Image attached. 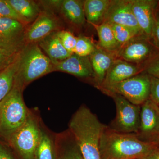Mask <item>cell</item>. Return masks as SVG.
Returning a JSON list of instances; mask_svg holds the SVG:
<instances>
[{
  "instance_id": "cell-1",
  "label": "cell",
  "mask_w": 159,
  "mask_h": 159,
  "mask_svg": "<svg viewBox=\"0 0 159 159\" xmlns=\"http://www.w3.org/2000/svg\"><path fill=\"white\" fill-rule=\"evenodd\" d=\"M159 147L156 142L142 141L136 134L118 132L106 126L99 149L101 159H141Z\"/></svg>"
},
{
  "instance_id": "cell-2",
  "label": "cell",
  "mask_w": 159,
  "mask_h": 159,
  "mask_svg": "<svg viewBox=\"0 0 159 159\" xmlns=\"http://www.w3.org/2000/svg\"><path fill=\"white\" fill-rule=\"evenodd\" d=\"M69 130L73 135L84 159H101L99 146L106 125L85 105L81 106L71 117Z\"/></svg>"
},
{
  "instance_id": "cell-3",
  "label": "cell",
  "mask_w": 159,
  "mask_h": 159,
  "mask_svg": "<svg viewBox=\"0 0 159 159\" xmlns=\"http://www.w3.org/2000/svg\"><path fill=\"white\" fill-rule=\"evenodd\" d=\"M23 89L14 84L9 93L0 102V140L7 143L26 122L29 109L23 98Z\"/></svg>"
},
{
  "instance_id": "cell-4",
  "label": "cell",
  "mask_w": 159,
  "mask_h": 159,
  "mask_svg": "<svg viewBox=\"0 0 159 159\" xmlns=\"http://www.w3.org/2000/svg\"><path fill=\"white\" fill-rule=\"evenodd\" d=\"M54 71L51 60L37 43L31 44L20 53V64L14 84L24 89L26 86Z\"/></svg>"
},
{
  "instance_id": "cell-5",
  "label": "cell",
  "mask_w": 159,
  "mask_h": 159,
  "mask_svg": "<svg viewBox=\"0 0 159 159\" xmlns=\"http://www.w3.org/2000/svg\"><path fill=\"white\" fill-rule=\"evenodd\" d=\"M42 120L38 112L29 109L26 122L12 136L7 144L21 159H35L41 136Z\"/></svg>"
},
{
  "instance_id": "cell-6",
  "label": "cell",
  "mask_w": 159,
  "mask_h": 159,
  "mask_svg": "<svg viewBox=\"0 0 159 159\" xmlns=\"http://www.w3.org/2000/svg\"><path fill=\"white\" fill-rule=\"evenodd\" d=\"M107 95L113 98L116 109V118L109 127L122 133H138L140 126L141 106L131 103L119 94L108 93Z\"/></svg>"
},
{
  "instance_id": "cell-7",
  "label": "cell",
  "mask_w": 159,
  "mask_h": 159,
  "mask_svg": "<svg viewBox=\"0 0 159 159\" xmlns=\"http://www.w3.org/2000/svg\"><path fill=\"white\" fill-rule=\"evenodd\" d=\"M150 92L151 77L142 73L119 83L102 93L119 94L131 103L141 106L150 99Z\"/></svg>"
},
{
  "instance_id": "cell-8",
  "label": "cell",
  "mask_w": 159,
  "mask_h": 159,
  "mask_svg": "<svg viewBox=\"0 0 159 159\" xmlns=\"http://www.w3.org/2000/svg\"><path fill=\"white\" fill-rule=\"evenodd\" d=\"M159 55V51L149 39L140 35L122 46L117 53V57L127 62L144 66Z\"/></svg>"
},
{
  "instance_id": "cell-9",
  "label": "cell",
  "mask_w": 159,
  "mask_h": 159,
  "mask_svg": "<svg viewBox=\"0 0 159 159\" xmlns=\"http://www.w3.org/2000/svg\"><path fill=\"white\" fill-rule=\"evenodd\" d=\"M25 24L19 21L0 18V48L16 55L22 50Z\"/></svg>"
},
{
  "instance_id": "cell-10",
  "label": "cell",
  "mask_w": 159,
  "mask_h": 159,
  "mask_svg": "<svg viewBox=\"0 0 159 159\" xmlns=\"http://www.w3.org/2000/svg\"><path fill=\"white\" fill-rule=\"evenodd\" d=\"M140 140L159 139V107L150 99L141 106L140 126L136 134Z\"/></svg>"
},
{
  "instance_id": "cell-11",
  "label": "cell",
  "mask_w": 159,
  "mask_h": 159,
  "mask_svg": "<svg viewBox=\"0 0 159 159\" xmlns=\"http://www.w3.org/2000/svg\"><path fill=\"white\" fill-rule=\"evenodd\" d=\"M103 23L126 26L143 34L134 15L131 0H111Z\"/></svg>"
},
{
  "instance_id": "cell-12",
  "label": "cell",
  "mask_w": 159,
  "mask_h": 159,
  "mask_svg": "<svg viewBox=\"0 0 159 159\" xmlns=\"http://www.w3.org/2000/svg\"><path fill=\"white\" fill-rule=\"evenodd\" d=\"M143 71L142 66L117 58L112 64L103 82L98 89L102 92H104L125 80L142 73Z\"/></svg>"
},
{
  "instance_id": "cell-13",
  "label": "cell",
  "mask_w": 159,
  "mask_h": 159,
  "mask_svg": "<svg viewBox=\"0 0 159 159\" xmlns=\"http://www.w3.org/2000/svg\"><path fill=\"white\" fill-rule=\"evenodd\" d=\"M132 9L143 34L150 39L159 9L158 0H131Z\"/></svg>"
},
{
  "instance_id": "cell-14",
  "label": "cell",
  "mask_w": 159,
  "mask_h": 159,
  "mask_svg": "<svg viewBox=\"0 0 159 159\" xmlns=\"http://www.w3.org/2000/svg\"><path fill=\"white\" fill-rule=\"evenodd\" d=\"M54 71L64 72L81 79L92 80L94 83V72L89 56L81 57L74 53L54 65Z\"/></svg>"
},
{
  "instance_id": "cell-15",
  "label": "cell",
  "mask_w": 159,
  "mask_h": 159,
  "mask_svg": "<svg viewBox=\"0 0 159 159\" xmlns=\"http://www.w3.org/2000/svg\"><path fill=\"white\" fill-rule=\"evenodd\" d=\"M58 27V22L53 15L47 11L41 12L38 17L25 32V40L29 43H37L55 32Z\"/></svg>"
},
{
  "instance_id": "cell-16",
  "label": "cell",
  "mask_w": 159,
  "mask_h": 159,
  "mask_svg": "<svg viewBox=\"0 0 159 159\" xmlns=\"http://www.w3.org/2000/svg\"><path fill=\"white\" fill-rule=\"evenodd\" d=\"M89 58L94 72V83L98 88L103 82L112 64L118 58L117 54L105 51L97 45Z\"/></svg>"
},
{
  "instance_id": "cell-17",
  "label": "cell",
  "mask_w": 159,
  "mask_h": 159,
  "mask_svg": "<svg viewBox=\"0 0 159 159\" xmlns=\"http://www.w3.org/2000/svg\"><path fill=\"white\" fill-rule=\"evenodd\" d=\"M57 159H84L69 129L56 134Z\"/></svg>"
},
{
  "instance_id": "cell-18",
  "label": "cell",
  "mask_w": 159,
  "mask_h": 159,
  "mask_svg": "<svg viewBox=\"0 0 159 159\" xmlns=\"http://www.w3.org/2000/svg\"><path fill=\"white\" fill-rule=\"evenodd\" d=\"M56 32L49 34L38 43V45L45 51L53 65L66 59L73 54L65 48Z\"/></svg>"
},
{
  "instance_id": "cell-19",
  "label": "cell",
  "mask_w": 159,
  "mask_h": 159,
  "mask_svg": "<svg viewBox=\"0 0 159 159\" xmlns=\"http://www.w3.org/2000/svg\"><path fill=\"white\" fill-rule=\"evenodd\" d=\"M35 159H57L56 134L42 124L39 143L36 149Z\"/></svg>"
},
{
  "instance_id": "cell-20",
  "label": "cell",
  "mask_w": 159,
  "mask_h": 159,
  "mask_svg": "<svg viewBox=\"0 0 159 159\" xmlns=\"http://www.w3.org/2000/svg\"><path fill=\"white\" fill-rule=\"evenodd\" d=\"M111 0H86L84 9L86 20L92 25L104 22Z\"/></svg>"
},
{
  "instance_id": "cell-21",
  "label": "cell",
  "mask_w": 159,
  "mask_h": 159,
  "mask_svg": "<svg viewBox=\"0 0 159 159\" xmlns=\"http://www.w3.org/2000/svg\"><path fill=\"white\" fill-rule=\"evenodd\" d=\"M84 1L64 0L61 1L60 9L64 17L74 25L81 26L86 21L84 9Z\"/></svg>"
},
{
  "instance_id": "cell-22",
  "label": "cell",
  "mask_w": 159,
  "mask_h": 159,
  "mask_svg": "<svg viewBox=\"0 0 159 159\" xmlns=\"http://www.w3.org/2000/svg\"><path fill=\"white\" fill-rule=\"evenodd\" d=\"M24 24L34 21L41 11L35 2L29 0H7Z\"/></svg>"
},
{
  "instance_id": "cell-23",
  "label": "cell",
  "mask_w": 159,
  "mask_h": 159,
  "mask_svg": "<svg viewBox=\"0 0 159 159\" xmlns=\"http://www.w3.org/2000/svg\"><path fill=\"white\" fill-rule=\"evenodd\" d=\"M92 26L97 31L99 38L97 46L105 51L117 54L121 46L116 39L110 25L103 23L98 25Z\"/></svg>"
},
{
  "instance_id": "cell-24",
  "label": "cell",
  "mask_w": 159,
  "mask_h": 159,
  "mask_svg": "<svg viewBox=\"0 0 159 159\" xmlns=\"http://www.w3.org/2000/svg\"><path fill=\"white\" fill-rule=\"evenodd\" d=\"M20 53L13 62L6 68L0 71V102L13 88L19 66Z\"/></svg>"
},
{
  "instance_id": "cell-25",
  "label": "cell",
  "mask_w": 159,
  "mask_h": 159,
  "mask_svg": "<svg viewBox=\"0 0 159 159\" xmlns=\"http://www.w3.org/2000/svg\"><path fill=\"white\" fill-rule=\"evenodd\" d=\"M109 25L111 26L115 38L121 48L133 39L140 35H145L141 32L129 27L116 24Z\"/></svg>"
},
{
  "instance_id": "cell-26",
  "label": "cell",
  "mask_w": 159,
  "mask_h": 159,
  "mask_svg": "<svg viewBox=\"0 0 159 159\" xmlns=\"http://www.w3.org/2000/svg\"><path fill=\"white\" fill-rule=\"evenodd\" d=\"M97 46L89 38L79 36L77 37L74 54L81 57L89 56L95 51Z\"/></svg>"
},
{
  "instance_id": "cell-27",
  "label": "cell",
  "mask_w": 159,
  "mask_h": 159,
  "mask_svg": "<svg viewBox=\"0 0 159 159\" xmlns=\"http://www.w3.org/2000/svg\"><path fill=\"white\" fill-rule=\"evenodd\" d=\"M56 33L65 48L70 53L74 54L77 37L74 36L70 31H57Z\"/></svg>"
},
{
  "instance_id": "cell-28",
  "label": "cell",
  "mask_w": 159,
  "mask_h": 159,
  "mask_svg": "<svg viewBox=\"0 0 159 159\" xmlns=\"http://www.w3.org/2000/svg\"><path fill=\"white\" fill-rule=\"evenodd\" d=\"M0 18L12 19L23 23L21 19L7 2V0H0Z\"/></svg>"
},
{
  "instance_id": "cell-29",
  "label": "cell",
  "mask_w": 159,
  "mask_h": 159,
  "mask_svg": "<svg viewBox=\"0 0 159 159\" xmlns=\"http://www.w3.org/2000/svg\"><path fill=\"white\" fill-rule=\"evenodd\" d=\"M142 73H145L151 77L159 78V55L144 66Z\"/></svg>"
},
{
  "instance_id": "cell-30",
  "label": "cell",
  "mask_w": 159,
  "mask_h": 159,
  "mask_svg": "<svg viewBox=\"0 0 159 159\" xmlns=\"http://www.w3.org/2000/svg\"><path fill=\"white\" fill-rule=\"evenodd\" d=\"M17 54L13 55L0 48V71L6 68L13 62Z\"/></svg>"
},
{
  "instance_id": "cell-31",
  "label": "cell",
  "mask_w": 159,
  "mask_h": 159,
  "mask_svg": "<svg viewBox=\"0 0 159 159\" xmlns=\"http://www.w3.org/2000/svg\"><path fill=\"white\" fill-rule=\"evenodd\" d=\"M150 99L159 105V78L157 77H151Z\"/></svg>"
},
{
  "instance_id": "cell-32",
  "label": "cell",
  "mask_w": 159,
  "mask_h": 159,
  "mask_svg": "<svg viewBox=\"0 0 159 159\" xmlns=\"http://www.w3.org/2000/svg\"><path fill=\"white\" fill-rule=\"evenodd\" d=\"M150 40L159 51V9L157 12Z\"/></svg>"
},
{
  "instance_id": "cell-33",
  "label": "cell",
  "mask_w": 159,
  "mask_h": 159,
  "mask_svg": "<svg viewBox=\"0 0 159 159\" xmlns=\"http://www.w3.org/2000/svg\"><path fill=\"white\" fill-rule=\"evenodd\" d=\"M0 159H15L13 151L6 142L0 140Z\"/></svg>"
},
{
  "instance_id": "cell-34",
  "label": "cell",
  "mask_w": 159,
  "mask_h": 159,
  "mask_svg": "<svg viewBox=\"0 0 159 159\" xmlns=\"http://www.w3.org/2000/svg\"><path fill=\"white\" fill-rule=\"evenodd\" d=\"M141 159H159V147L147 156Z\"/></svg>"
},
{
  "instance_id": "cell-35",
  "label": "cell",
  "mask_w": 159,
  "mask_h": 159,
  "mask_svg": "<svg viewBox=\"0 0 159 159\" xmlns=\"http://www.w3.org/2000/svg\"><path fill=\"white\" fill-rule=\"evenodd\" d=\"M158 144H159V141H158Z\"/></svg>"
},
{
  "instance_id": "cell-36",
  "label": "cell",
  "mask_w": 159,
  "mask_h": 159,
  "mask_svg": "<svg viewBox=\"0 0 159 159\" xmlns=\"http://www.w3.org/2000/svg\"><path fill=\"white\" fill-rule=\"evenodd\" d=\"M0 111H1V108H0Z\"/></svg>"
},
{
  "instance_id": "cell-37",
  "label": "cell",
  "mask_w": 159,
  "mask_h": 159,
  "mask_svg": "<svg viewBox=\"0 0 159 159\" xmlns=\"http://www.w3.org/2000/svg\"><path fill=\"white\" fill-rule=\"evenodd\" d=\"M159 107V105H158Z\"/></svg>"
}]
</instances>
